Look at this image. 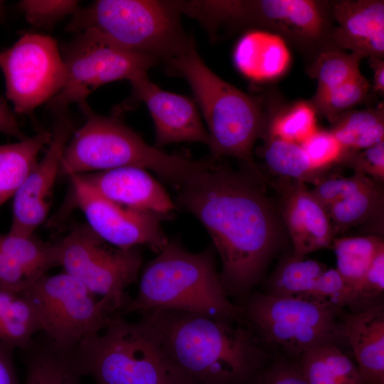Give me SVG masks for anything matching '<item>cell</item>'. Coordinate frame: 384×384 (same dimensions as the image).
<instances>
[{
	"mask_svg": "<svg viewBox=\"0 0 384 384\" xmlns=\"http://www.w3.org/2000/svg\"><path fill=\"white\" fill-rule=\"evenodd\" d=\"M242 317L267 343L292 356L314 347L339 345L345 340L340 307L307 297H279L266 293L248 296Z\"/></svg>",
	"mask_w": 384,
	"mask_h": 384,
	"instance_id": "obj_9",
	"label": "cell"
},
{
	"mask_svg": "<svg viewBox=\"0 0 384 384\" xmlns=\"http://www.w3.org/2000/svg\"><path fill=\"white\" fill-rule=\"evenodd\" d=\"M382 183L371 179L362 188L336 202L326 210L335 237L358 226L383 227Z\"/></svg>",
	"mask_w": 384,
	"mask_h": 384,
	"instance_id": "obj_23",
	"label": "cell"
},
{
	"mask_svg": "<svg viewBox=\"0 0 384 384\" xmlns=\"http://www.w3.org/2000/svg\"><path fill=\"white\" fill-rule=\"evenodd\" d=\"M262 178L218 159L176 189L177 203L206 228L218 253L228 294L247 295L264 276L287 239L279 208Z\"/></svg>",
	"mask_w": 384,
	"mask_h": 384,
	"instance_id": "obj_1",
	"label": "cell"
},
{
	"mask_svg": "<svg viewBox=\"0 0 384 384\" xmlns=\"http://www.w3.org/2000/svg\"><path fill=\"white\" fill-rule=\"evenodd\" d=\"M33 282L15 261L0 249V291L21 294Z\"/></svg>",
	"mask_w": 384,
	"mask_h": 384,
	"instance_id": "obj_42",
	"label": "cell"
},
{
	"mask_svg": "<svg viewBox=\"0 0 384 384\" xmlns=\"http://www.w3.org/2000/svg\"><path fill=\"white\" fill-rule=\"evenodd\" d=\"M361 58L354 53L325 50L308 69V74L317 81L315 95H319L360 73Z\"/></svg>",
	"mask_w": 384,
	"mask_h": 384,
	"instance_id": "obj_32",
	"label": "cell"
},
{
	"mask_svg": "<svg viewBox=\"0 0 384 384\" xmlns=\"http://www.w3.org/2000/svg\"><path fill=\"white\" fill-rule=\"evenodd\" d=\"M79 1L73 0H23L18 8L27 21L36 28L52 26L65 16L79 9Z\"/></svg>",
	"mask_w": 384,
	"mask_h": 384,
	"instance_id": "obj_37",
	"label": "cell"
},
{
	"mask_svg": "<svg viewBox=\"0 0 384 384\" xmlns=\"http://www.w3.org/2000/svg\"><path fill=\"white\" fill-rule=\"evenodd\" d=\"M233 61L240 73L256 82L270 81L289 69L291 54L280 35L264 30H250L238 40Z\"/></svg>",
	"mask_w": 384,
	"mask_h": 384,
	"instance_id": "obj_21",
	"label": "cell"
},
{
	"mask_svg": "<svg viewBox=\"0 0 384 384\" xmlns=\"http://www.w3.org/2000/svg\"><path fill=\"white\" fill-rule=\"evenodd\" d=\"M370 89L360 73L344 82L314 97V107L333 124L343 113L362 102Z\"/></svg>",
	"mask_w": 384,
	"mask_h": 384,
	"instance_id": "obj_33",
	"label": "cell"
},
{
	"mask_svg": "<svg viewBox=\"0 0 384 384\" xmlns=\"http://www.w3.org/2000/svg\"><path fill=\"white\" fill-rule=\"evenodd\" d=\"M351 289L336 269H326L316 279L307 295L318 301L333 304L340 308L347 306Z\"/></svg>",
	"mask_w": 384,
	"mask_h": 384,
	"instance_id": "obj_40",
	"label": "cell"
},
{
	"mask_svg": "<svg viewBox=\"0 0 384 384\" xmlns=\"http://www.w3.org/2000/svg\"><path fill=\"white\" fill-rule=\"evenodd\" d=\"M297 363L307 384H365L357 365L338 345L311 348Z\"/></svg>",
	"mask_w": 384,
	"mask_h": 384,
	"instance_id": "obj_24",
	"label": "cell"
},
{
	"mask_svg": "<svg viewBox=\"0 0 384 384\" xmlns=\"http://www.w3.org/2000/svg\"><path fill=\"white\" fill-rule=\"evenodd\" d=\"M14 348L0 341V384H19L15 370Z\"/></svg>",
	"mask_w": 384,
	"mask_h": 384,
	"instance_id": "obj_43",
	"label": "cell"
},
{
	"mask_svg": "<svg viewBox=\"0 0 384 384\" xmlns=\"http://www.w3.org/2000/svg\"><path fill=\"white\" fill-rule=\"evenodd\" d=\"M252 384H307L297 363L287 360L274 362L263 368L255 377Z\"/></svg>",
	"mask_w": 384,
	"mask_h": 384,
	"instance_id": "obj_41",
	"label": "cell"
},
{
	"mask_svg": "<svg viewBox=\"0 0 384 384\" xmlns=\"http://www.w3.org/2000/svg\"><path fill=\"white\" fill-rule=\"evenodd\" d=\"M384 292V249L375 257L368 270L351 290L347 306L353 311L381 304L377 300Z\"/></svg>",
	"mask_w": 384,
	"mask_h": 384,
	"instance_id": "obj_35",
	"label": "cell"
},
{
	"mask_svg": "<svg viewBox=\"0 0 384 384\" xmlns=\"http://www.w3.org/2000/svg\"><path fill=\"white\" fill-rule=\"evenodd\" d=\"M79 107L86 121L69 139L59 174L70 176L134 166L153 171L177 189L206 164V160L169 154L148 144L118 117L98 114L87 102Z\"/></svg>",
	"mask_w": 384,
	"mask_h": 384,
	"instance_id": "obj_4",
	"label": "cell"
},
{
	"mask_svg": "<svg viewBox=\"0 0 384 384\" xmlns=\"http://www.w3.org/2000/svg\"><path fill=\"white\" fill-rule=\"evenodd\" d=\"M274 186L281 197L279 208L292 243V255L304 257L331 247L336 237L327 213L304 183L279 179Z\"/></svg>",
	"mask_w": 384,
	"mask_h": 384,
	"instance_id": "obj_17",
	"label": "cell"
},
{
	"mask_svg": "<svg viewBox=\"0 0 384 384\" xmlns=\"http://www.w3.org/2000/svg\"><path fill=\"white\" fill-rule=\"evenodd\" d=\"M6 96L14 111L31 114L64 87L67 70L57 42L50 36L25 33L0 52Z\"/></svg>",
	"mask_w": 384,
	"mask_h": 384,
	"instance_id": "obj_11",
	"label": "cell"
},
{
	"mask_svg": "<svg viewBox=\"0 0 384 384\" xmlns=\"http://www.w3.org/2000/svg\"><path fill=\"white\" fill-rule=\"evenodd\" d=\"M204 17L216 33L225 28L262 25L307 41L319 39L325 27L321 8L311 0H209Z\"/></svg>",
	"mask_w": 384,
	"mask_h": 384,
	"instance_id": "obj_13",
	"label": "cell"
},
{
	"mask_svg": "<svg viewBox=\"0 0 384 384\" xmlns=\"http://www.w3.org/2000/svg\"><path fill=\"white\" fill-rule=\"evenodd\" d=\"M21 294L33 309L45 336L65 349L76 348L84 338L102 331L115 315H124L130 299L127 294L97 299L65 272L45 274Z\"/></svg>",
	"mask_w": 384,
	"mask_h": 384,
	"instance_id": "obj_8",
	"label": "cell"
},
{
	"mask_svg": "<svg viewBox=\"0 0 384 384\" xmlns=\"http://www.w3.org/2000/svg\"><path fill=\"white\" fill-rule=\"evenodd\" d=\"M166 63L169 71L186 80L194 94L208 127L212 158H237L246 169L264 177L252 156L253 145L265 128L257 100L214 73L195 43Z\"/></svg>",
	"mask_w": 384,
	"mask_h": 384,
	"instance_id": "obj_5",
	"label": "cell"
},
{
	"mask_svg": "<svg viewBox=\"0 0 384 384\" xmlns=\"http://www.w3.org/2000/svg\"><path fill=\"white\" fill-rule=\"evenodd\" d=\"M304 257H296L292 253L282 259L267 282L266 294L279 297H306L326 267Z\"/></svg>",
	"mask_w": 384,
	"mask_h": 384,
	"instance_id": "obj_29",
	"label": "cell"
},
{
	"mask_svg": "<svg viewBox=\"0 0 384 384\" xmlns=\"http://www.w3.org/2000/svg\"><path fill=\"white\" fill-rule=\"evenodd\" d=\"M300 145L311 164L324 171L338 164L344 154L343 146L331 131L317 129Z\"/></svg>",
	"mask_w": 384,
	"mask_h": 384,
	"instance_id": "obj_38",
	"label": "cell"
},
{
	"mask_svg": "<svg viewBox=\"0 0 384 384\" xmlns=\"http://www.w3.org/2000/svg\"><path fill=\"white\" fill-rule=\"evenodd\" d=\"M16 294L0 291V323Z\"/></svg>",
	"mask_w": 384,
	"mask_h": 384,
	"instance_id": "obj_46",
	"label": "cell"
},
{
	"mask_svg": "<svg viewBox=\"0 0 384 384\" xmlns=\"http://www.w3.org/2000/svg\"><path fill=\"white\" fill-rule=\"evenodd\" d=\"M0 249L14 260L35 281L59 266L57 242L44 243L32 235L0 234Z\"/></svg>",
	"mask_w": 384,
	"mask_h": 384,
	"instance_id": "obj_28",
	"label": "cell"
},
{
	"mask_svg": "<svg viewBox=\"0 0 384 384\" xmlns=\"http://www.w3.org/2000/svg\"><path fill=\"white\" fill-rule=\"evenodd\" d=\"M4 2L3 1H0V16H1L4 12Z\"/></svg>",
	"mask_w": 384,
	"mask_h": 384,
	"instance_id": "obj_47",
	"label": "cell"
},
{
	"mask_svg": "<svg viewBox=\"0 0 384 384\" xmlns=\"http://www.w3.org/2000/svg\"><path fill=\"white\" fill-rule=\"evenodd\" d=\"M331 247L336 258V270L352 290L377 254L384 249V241L376 235L341 237L333 240Z\"/></svg>",
	"mask_w": 384,
	"mask_h": 384,
	"instance_id": "obj_30",
	"label": "cell"
},
{
	"mask_svg": "<svg viewBox=\"0 0 384 384\" xmlns=\"http://www.w3.org/2000/svg\"><path fill=\"white\" fill-rule=\"evenodd\" d=\"M57 243L60 266L95 295L124 297L125 289L137 281L142 262L137 247H113L83 225Z\"/></svg>",
	"mask_w": 384,
	"mask_h": 384,
	"instance_id": "obj_12",
	"label": "cell"
},
{
	"mask_svg": "<svg viewBox=\"0 0 384 384\" xmlns=\"http://www.w3.org/2000/svg\"><path fill=\"white\" fill-rule=\"evenodd\" d=\"M331 132L343 146V156L384 141L383 107L346 112L332 124Z\"/></svg>",
	"mask_w": 384,
	"mask_h": 384,
	"instance_id": "obj_27",
	"label": "cell"
},
{
	"mask_svg": "<svg viewBox=\"0 0 384 384\" xmlns=\"http://www.w3.org/2000/svg\"><path fill=\"white\" fill-rule=\"evenodd\" d=\"M80 369L95 384H194L171 361L147 319L115 315L76 347Z\"/></svg>",
	"mask_w": 384,
	"mask_h": 384,
	"instance_id": "obj_6",
	"label": "cell"
},
{
	"mask_svg": "<svg viewBox=\"0 0 384 384\" xmlns=\"http://www.w3.org/2000/svg\"><path fill=\"white\" fill-rule=\"evenodd\" d=\"M331 13L338 23L333 38L336 46L351 50L361 59L384 55V1L341 0Z\"/></svg>",
	"mask_w": 384,
	"mask_h": 384,
	"instance_id": "obj_19",
	"label": "cell"
},
{
	"mask_svg": "<svg viewBox=\"0 0 384 384\" xmlns=\"http://www.w3.org/2000/svg\"><path fill=\"white\" fill-rule=\"evenodd\" d=\"M342 323L365 384H384L383 304L345 314Z\"/></svg>",
	"mask_w": 384,
	"mask_h": 384,
	"instance_id": "obj_20",
	"label": "cell"
},
{
	"mask_svg": "<svg viewBox=\"0 0 384 384\" xmlns=\"http://www.w3.org/2000/svg\"><path fill=\"white\" fill-rule=\"evenodd\" d=\"M181 14L176 1L97 0L78 9L66 30L92 29L122 47L166 62L195 43L183 30Z\"/></svg>",
	"mask_w": 384,
	"mask_h": 384,
	"instance_id": "obj_7",
	"label": "cell"
},
{
	"mask_svg": "<svg viewBox=\"0 0 384 384\" xmlns=\"http://www.w3.org/2000/svg\"><path fill=\"white\" fill-rule=\"evenodd\" d=\"M0 132L14 137L19 141L27 137L6 101L0 97Z\"/></svg>",
	"mask_w": 384,
	"mask_h": 384,
	"instance_id": "obj_44",
	"label": "cell"
},
{
	"mask_svg": "<svg viewBox=\"0 0 384 384\" xmlns=\"http://www.w3.org/2000/svg\"><path fill=\"white\" fill-rule=\"evenodd\" d=\"M369 64L373 70V89L384 93V61L383 58L370 57Z\"/></svg>",
	"mask_w": 384,
	"mask_h": 384,
	"instance_id": "obj_45",
	"label": "cell"
},
{
	"mask_svg": "<svg viewBox=\"0 0 384 384\" xmlns=\"http://www.w3.org/2000/svg\"><path fill=\"white\" fill-rule=\"evenodd\" d=\"M338 164L351 169L383 183L384 181V141L370 147L350 152L343 156Z\"/></svg>",
	"mask_w": 384,
	"mask_h": 384,
	"instance_id": "obj_39",
	"label": "cell"
},
{
	"mask_svg": "<svg viewBox=\"0 0 384 384\" xmlns=\"http://www.w3.org/2000/svg\"><path fill=\"white\" fill-rule=\"evenodd\" d=\"M371 179L365 174L357 172L348 177L329 174L316 183L310 192L326 210L336 202L362 188Z\"/></svg>",
	"mask_w": 384,
	"mask_h": 384,
	"instance_id": "obj_36",
	"label": "cell"
},
{
	"mask_svg": "<svg viewBox=\"0 0 384 384\" xmlns=\"http://www.w3.org/2000/svg\"><path fill=\"white\" fill-rule=\"evenodd\" d=\"M261 153L268 169L279 179L315 185L329 174L316 169L299 144L266 136Z\"/></svg>",
	"mask_w": 384,
	"mask_h": 384,
	"instance_id": "obj_26",
	"label": "cell"
},
{
	"mask_svg": "<svg viewBox=\"0 0 384 384\" xmlns=\"http://www.w3.org/2000/svg\"><path fill=\"white\" fill-rule=\"evenodd\" d=\"M62 57L66 82L47 102L55 114L65 112L71 104L86 102L87 97L105 84L147 74L159 60L151 54L122 47L92 29L77 33L63 47Z\"/></svg>",
	"mask_w": 384,
	"mask_h": 384,
	"instance_id": "obj_10",
	"label": "cell"
},
{
	"mask_svg": "<svg viewBox=\"0 0 384 384\" xmlns=\"http://www.w3.org/2000/svg\"><path fill=\"white\" fill-rule=\"evenodd\" d=\"M316 130L315 107L301 101L278 114L270 123L266 136L301 144Z\"/></svg>",
	"mask_w": 384,
	"mask_h": 384,
	"instance_id": "obj_34",
	"label": "cell"
},
{
	"mask_svg": "<svg viewBox=\"0 0 384 384\" xmlns=\"http://www.w3.org/2000/svg\"><path fill=\"white\" fill-rule=\"evenodd\" d=\"M75 175L97 196L124 206L164 215L176 208L163 186L142 168L126 166Z\"/></svg>",
	"mask_w": 384,
	"mask_h": 384,
	"instance_id": "obj_18",
	"label": "cell"
},
{
	"mask_svg": "<svg viewBox=\"0 0 384 384\" xmlns=\"http://www.w3.org/2000/svg\"><path fill=\"white\" fill-rule=\"evenodd\" d=\"M51 137L50 132H42L15 143L0 145V207L14 197Z\"/></svg>",
	"mask_w": 384,
	"mask_h": 384,
	"instance_id": "obj_25",
	"label": "cell"
},
{
	"mask_svg": "<svg viewBox=\"0 0 384 384\" xmlns=\"http://www.w3.org/2000/svg\"><path fill=\"white\" fill-rule=\"evenodd\" d=\"M135 97L147 107L153 119L155 147L193 142L208 145L209 137L196 104L188 97L161 89L143 74L129 80Z\"/></svg>",
	"mask_w": 384,
	"mask_h": 384,
	"instance_id": "obj_16",
	"label": "cell"
},
{
	"mask_svg": "<svg viewBox=\"0 0 384 384\" xmlns=\"http://www.w3.org/2000/svg\"><path fill=\"white\" fill-rule=\"evenodd\" d=\"M56 114L45 155L37 161L13 197V218L9 231L11 234L32 235L48 214L63 154L73 131L65 112Z\"/></svg>",
	"mask_w": 384,
	"mask_h": 384,
	"instance_id": "obj_15",
	"label": "cell"
},
{
	"mask_svg": "<svg viewBox=\"0 0 384 384\" xmlns=\"http://www.w3.org/2000/svg\"><path fill=\"white\" fill-rule=\"evenodd\" d=\"M68 177L73 203L82 211L90 228L104 241L120 249L144 245L156 253L168 244L161 227L164 215L110 201L90 190L77 175Z\"/></svg>",
	"mask_w": 384,
	"mask_h": 384,
	"instance_id": "obj_14",
	"label": "cell"
},
{
	"mask_svg": "<svg viewBox=\"0 0 384 384\" xmlns=\"http://www.w3.org/2000/svg\"><path fill=\"white\" fill-rule=\"evenodd\" d=\"M228 296L216 269L214 247L192 253L173 240L144 268L138 292L124 314L170 310L238 321L241 307Z\"/></svg>",
	"mask_w": 384,
	"mask_h": 384,
	"instance_id": "obj_3",
	"label": "cell"
},
{
	"mask_svg": "<svg viewBox=\"0 0 384 384\" xmlns=\"http://www.w3.org/2000/svg\"><path fill=\"white\" fill-rule=\"evenodd\" d=\"M39 331L41 324L29 302L21 293L16 294L0 323V341L26 350Z\"/></svg>",
	"mask_w": 384,
	"mask_h": 384,
	"instance_id": "obj_31",
	"label": "cell"
},
{
	"mask_svg": "<svg viewBox=\"0 0 384 384\" xmlns=\"http://www.w3.org/2000/svg\"><path fill=\"white\" fill-rule=\"evenodd\" d=\"M26 351L29 353L24 384H83L75 348H61L45 336L38 342L33 338Z\"/></svg>",
	"mask_w": 384,
	"mask_h": 384,
	"instance_id": "obj_22",
	"label": "cell"
},
{
	"mask_svg": "<svg viewBox=\"0 0 384 384\" xmlns=\"http://www.w3.org/2000/svg\"><path fill=\"white\" fill-rule=\"evenodd\" d=\"M140 314L171 361L194 384H249L263 369L265 351L240 325L191 312Z\"/></svg>",
	"mask_w": 384,
	"mask_h": 384,
	"instance_id": "obj_2",
	"label": "cell"
}]
</instances>
